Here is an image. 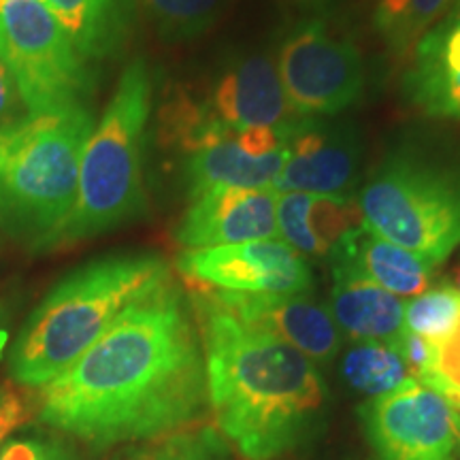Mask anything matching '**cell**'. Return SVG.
Returning a JSON list of instances; mask_svg holds the SVG:
<instances>
[{"label":"cell","mask_w":460,"mask_h":460,"mask_svg":"<svg viewBox=\"0 0 460 460\" xmlns=\"http://www.w3.org/2000/svg\"><path fill=\"white\" fill-rule=\"evenodd\" d=\"M402 90L429 118L460 119V0L416 43Z\"/></svg>","instance_id":"14"},{"label":"cell","mask_w":460,"mask_h":460,"mask_svg":"<svg viewBox=\"0 0 460 460\" xmlns=\"http://www.w3.org/2000/svg\"><path fill=\"white\" fill-rule=\"evenodd\" d=\"M290 158V152L269 154V156H247L234 139L216 143L183 158L181 175L188 197H197L216 186L233 188H273Z\"/></svg>","instance_id":"20"},{"label":"cell","mask_w":460,"mask_h":460,"mask_svg":"<svg viewBox=\"0 0 460 460\" xmlns=\"http://www.w3.org/2000/svg\"><path fill=\"white\" fill-rule=\"evenodd\" d=\"M0 62L31 115L88 105L94 73L41 0L0 3Z\"/></svg>","instance_id":"7"},{"label":"cell","mask_w":460,"mask_h":460,"mask_svg":"<svg viewBox=\"0 0 460 460\" xmlns=\"http://www.w3.org/2000/svg\"><path fill=\"white\" fill-rule=\"evenodd\" d=\"M456 0H376L373 28L394 60L411 56L422 34L450 11Z\"/></svg>","instance_id":"21"},{"label":"cell","mask_w":460,"mask_h":460,"mask_svg":"<svg viewBox=\"0 0 460 460\" xmlns=\"http://www.w3.org/2000/svg\"><path fill=\"white\" fill-rule=\"evenodd\" d=\"M358 224L362 214L354 197L278 194V239L303 258L329 256L337 241Z\"/></svg>","instance_id":"17"},{"label":"cell","mask_w":460,"mask_h":460,"mask_svg":"<svg viewBox=\"0 0 460 460\" xmlns=\"http://www.w3.org/2000/svg\"><path fill=\"white\" fill-rule=\"evenodd\" d=\"M28 115L31 113H28L24 101H22L13 77H11L7 66L0 62V128L22 122Z\"/></svg>","instance_id":"29"},{"label":"cell","mask_w":460,"mask_h":460,"mask_svg":"<svg viewBox=\"0 0 460 460\" xmlns=\"http://www.w3.org/2000/svg\"><path fill=\"white\" fill-rule=\"evenodd\" d=\"M207 102L233 130L288 128L301 119L288 105L278 66L264 54L230 65Z\"/></svg>","instance_id":"15"},{"label":"cell","mask_w":460,"mask_h":460,"mask_svg":"<svg viewBox=\"0 0 460 460\" xmlns=\"http://www.w3.org/2000/svg\"><path fill=\"white\" fill-rule=\"evenodd\" d=\"M154 82L147 62L135 58L85 143L75 209L62 243L96 237L146 211V141Z\"/></svg>","instance_id":"5"},{"label":"cell","mask_w":460,"mask_h":460,"mask_svg":"<svg viewBox=\"0 0 460 460\" xmlns=\"http://www.w3.org/2000/svg\"><path fill=\"white\" fill-rule=\"evenodd\" d=\"M37 396L45 427L96 450L199 424L209 411V396L190 296L171 279L130 305Z\"/></svg>","instance_id":"1"},{"label":"cell","mask_w":460,"mask_h":460,"mask_svg":"<svg viewBox=\"0 0 460 460\" xmlns=\"http://www.w3.org/2000/svg\"><path fill=\"white\" fill-rule=\"evenodd\" d=\"M341 376L349 388L369 399L393 393L413 379L393 345L377 341H356L343 354Z\"/></svg>","instance_id":"22"},{"label":"cell","mask_w":460,"mask_h":460,"mask_svg":"<svg viewBox=\"0 0 460 460\" xmlns=\"http://www.w3.org/2000/svg\"><path fill=\"white\" fill-rule=\"evenodd\" d=\"M88 62L119 56L128 45L139 0H41Z\"/></svg>","instance_id":"18"},{"label":"cell","mask_w":460,"mask_h":460,"mask_svg":"<svg viewBox=\"0 0 460 460\" xmlns=\"http://www.w3.org/2000/svg\"><path fill=\"white\" fill-rule=\"evenodd\" d=\"M39 411V396L20 384H0V447Z\"/></svg>","instance_id":"26"},{"label":"cell","mask_w":460,"mask_h":460,"mask_svg":"<svg viewBox=\"0 0 460 460\" xmlns=\"http://www.w3.org/2000/svg\"><path fill=\"white\" fill-rule=\"evenodd\" d=\"M203 290L237 320L281 339L315 365L332 360L341 349V332L329 307L312 296Z\"/></svg>","instance_id":"12"},{"label":"cell","mask_w":460,"mask_h":460,"mask_svg":"<svg viewBox=\"0 0 460 460\" xmlns=\"http://www.w3.org/2000/svg\"><path fill=\"white\" fill-rule=\"evenodd\" d=\"M429 388L444 394L454 407H460V324L452 337L439 345L437 371Z\"/></svg>","instance_id":"28"},{"label":"cell","mask_w":460,"mask_h":460,"mask_svg":"<svg viewBox=\"0 0 460 460\" xmlns=\"http://www.w3.org/2000/svg\"><path fill=\"white\" fill-rule=\"evenodd\" d=\"M460 324V290L454 284L429 286L405 303L402 329L441 345Z\"/></svg>","instance_id":"24"},{"label":"cell","mask_w":460,"mask_h":460,"mask_svg":"<svg viewBox=\"0 0 460 460\" xmlns=\"http://www.w3.org/2000/svg\"><path fill=\"white\" fill-rule=\"evenodd\" d=\"M286 147L290 158L273 183L275 192L352 197L360 160V147L352 132L326 128L312 118H303Z\"/></svg>","instance_id":"13"},{"label":"cell","mask_w":460,"mask_h":460,"mask_svg":"<svg viewBox=\"0 0 460 460\" xmlns=\"http://www.w3.org/2000/svg\"><path fill=\"white\" fill-rule=\"evenodd\" d=\"M118 460H237V454L216 427L194 424L177 433L143 441Z\"/></svg>","instance_id":"23"},{"label":"cell","mask_w":460,"mask_h":460,"mask_svg":"<svg viewBox=\"0 0 460 460\" xmlns=\"http://www.w3.org/2000/svg\"><path fill=\"white\" fill-rule=\"evenodd\" d=\"M172 279L156 254H118L84 264L51 288L22 326L9 373L24 388L48 386L88 352L130 305Z\"/></svg>","instance_id":"3"},{"label":"cell","mask_w":460,"mask_h":460,"mask_svg":"<svg viewBox=\"0 0 460 460\" xmlns=\"http://www.w3.org/2000/svg\"><path fill=\"white\" fill-rule=\"evenodd\" d=\"M278 73L296 118L335 115L360 99L362 56L348 39L335 37L318 17H307L284 39Z\"/></svg>","instance_id":"8"},{"label":"cell","mask_w":460,"mask_h":460,"mask_svg":"<svg viewBox=\"0 0 460 460\" xmlns=\"http://www.w3.org/2000/svg\"><path fill=\"white\" fill-rule=\"evenodd\" d=\"M331 271L354 273L399 298L418 296L430 286L435 264L358 224L337 241L329 254Z\"/></svg>","instance_id":"16"},{"label":"cell","mask_w":460,"mask_h":460,"mask_svg":"<svg viewBox=\"0 0 460 460\" xmlns=\"http://www.w3.org/2000/svg\"><path fill=\"white\" fill-rule=\"evenodd\" d=\"M360 422L377 460H460L454 405L416 379L367 399Z\"/></svg>","instance_id":"9"},{"label":"cell","mask_w":460,"mask_h":460,"mask_svg":"<svg viewBox=\"0 0 460 460\" xmlns=\"http://www.w3.org/2000/svg\"><path fill=\"white\" fill-rule=\"evenodd\" d=\"M0 460H79V456L58 437L26 435L0 447Z\"/></svg>","instance_id":"27"},{"label":"cell","mask_w":460,"mask_h":460,"mask_svg":"<svg viewBox=\"0 0 460 460\" xmlns=\"http://www.w3.org/2000/svg\"><path fill=\"white\" fill-rule=\"evenodd\" d=\"M454 286H456L458 290H460V264H458V269H456V275H454Z\"/></svg>","instance_id":"33"},{"label":"cell","mask_w":460,"mask_h":460,"mask_svg":"<svg viewBox=\"0 0 460 460\" xmlns=\"http://www.w3.org/2000/svg\"><path fill=\"white\" fill-rule=\"evenodd\" d=\"M356 200L362 224L435 267L460 245V163L393 154Z\"/></svg>","instance_id":"6"},{"label":"cell","mask_w":460,"mask_h":460,"mask_svg":"<svg viewBox=\"0 0 460 460\" xmlns=\"http://www.w3.org/2000/svg\"><path fill=\"white\" fill-rule=\"evenodd\" d=\"M278 237V192L273 188L216 186L190 199L175 228L183 250L237 245Z\"/></svg>","instance_id":"11"},{"label":"cell","mask_w":460,"mask_h":460,"mask_svg":"<svg viewBox=\"0 0 460 460\" xmlns=\"http://www.w3.org/2000/svg\"><path fill=\"white\" fill-rule=\"evenodd\" d=\"M454 429H456V439H458V452H460V407H454Z\"/></svg>","instance_id":"32"},{"label":"cell","mask_w":460,"mask_h":460,"mask_svg":"<svg viewBox=\"0 0 460 460\" xmlns=\"http://www.w3.org/2000/svg\"><path fill=\"white\" fill-rule=\"evenodd\" d=\"M88 105L28 115L0 128V230L28 250L62 243L79 190Z\"/></svg>","instance_id":"4"},{"label":"cell","mask_w":460,"mask_h":460,"mask_svg":"<svg viewBox=\"0 0 460 460\" xmlns=\"http://www.w3.org/2000/svg\"><path fill=\"white\" fill-rule=\"evenodd\" d=\"M286 9L298 11V13H315V11H324L332 4V0H279Z\"/></svg>","instance_id":"30"},{"label":"cell","mask_w":460,"mask_h":460,"mask_svg":"<svg viewBox=\"0 0 460 460\" xmlns=\"http://www.w3.org/2000/svg\"><path fill=\"white\" fill-rule=\"evenodd\" d=\"M166 41H190L205 34L226 11L228 0H139Z\"/></svg>","instance_id":"25"},{"label":"cell","mask_w":460,"mask_h":460,"mask_svg":"<svg viewBox=\"0 0 460 460\" xmlns=\"http://www.w3.org/2000/svg\"><path fill=\"white\" fill-rule=\"evenodd\" d=\"M4 309H3V305H0V356H3V349H4V345H7V341H9V331H7V326H4Z\"/></svg>","instance_id":"31"},{"label":"cell","mask_w":460,"mask_h":460,"mask_svg":"<svg viewBox=\"0 0 460 460\" xmlns=\"http://www.w3.org/2000/svg\"><path fill=\"white\" fill-rule=\"evenodd\" d=\"M329 312L354 341L393 343L402 331L405 301L354 273L332 271Z\"/></svg>","instance_id":"19"},{"label":"cell","mask_w":460,"mask_h":460,"mask_svg":"<svg viewBox=\"0 0 460 460\" xmlns=\"http://www.w3.org/2000/svg\"><path fill=\"white\" fill-rule=\"evenodd\" d=\"M177 271L207 290L241 295H309L314 275L307 261L281 239L183 250Z\"/></svg>","instance_id":"10"},{"label":"cell","mask_w":460,"mask_h":460,"mask_svg":"<svg viewBox=\"0 0 460 460\" xmlns=\"http://www.w3.org/2000/svg\"><path fill=\"white\" fill-rule=\"evenodd\" d=\"M203 341L209 411L241 460H278L320 427L326 386L298 349L245 324L203 288L190 296Z\"/></svg>","instance_id":"2"}]
</instances>
